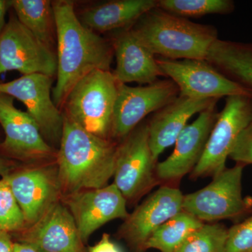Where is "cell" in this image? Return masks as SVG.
Returning a JSON list of instances; mask_svg holds the SVG:
<instances>
[{
    "label": "cell",
    "mask_w": 252,
    "mask_h": 252,
    "mask_svg": "<svg viewBox=\"0 0 252 252\" xmlns=\"http://www.w3.org/2000/svg\"><path fill=\"white\" fill-rule=\"evenodd\" d=\"M53 8L58 67L52 97L60 109L81 79L94 70L110 71L114 54L111 42L81 22L76 14L74 2L54 1Z\"/></svg>",
    "instance_id": "obj_1"
},
{
    "label": "cell",
    "mask_w": 252,
    "mask_h": 252,
    "mask_svg": "<svg viewBox=\"0 0 252 252\" xmlns=\"http://www.w3.org/2000/svg\"><path fill=\"white\" fill-rule=\"evenodd\" d=\"M118 145L86 132L64 116L57 154L62 196L106 187L114 177Z\"/></svg>",
    "instance_id": "obj_2"
},
{
    "label": "cell",
    "mask_w": 252,
    "mask_h": 252,
    "mask_svg": "<svg viewBox=\"0 0 252 252\" xmlns=\"http://www.w3.org/2000/svg\"><path fill=\"white\" fill-rule=\"evenodd\" d=\"M130 28L152 54L169 60H205L219 39L215 26L193 23L158 7L146 13Z\"/></svg>",
    "instance_id": "obj_3"
},
{
    "label": "cell",
    "mask_w": 252,
    "mask_h": 252,
    "mask_svg": "<svg viewBox=\"0 0 252 252\" xmlns=\"http://www.w3.org/2000/svg\"><path fill=\"white\" fill-rule=\"evenodd\" d=\"M119 84L111 71L91 72L68 94L64 116L86 132L109 139Z\"/></svg>",
    "instance_id": "obj_4"
},
{
    "label": "cell",
    "mask_w": 252,
    "mask_h": 252,
    "mask_svg": "<svg viewBox=\"0 0 252 252\" xmlns=\"http://www.w3.org/2000/svg\"><path fill=\"white\" fill-rule=\"evenodd\" d=\"M245 165L237 164L213 177L207 187L184 195L183 210L204 222L236 220L251 211L252 199L243 198Z\"/></svg>",
    "instance_id": "obj_5"
},
{
    "label": "cell",
    "mask_w": 252,
    "mask_h": 252,
    "mask_svg": "<svg viewBox=\"0 0 252 252\" xmlns=\"http://www.w3.org/2000/svg\"><path fill=\"white\" fill-rule=\"evenodd\" d=\"M252 122V96L238 94L225 99L192 179L215 177L225 169V162L242 131Z\"/></svg>",
    "instance_id": "obj_6"
},
{
    "label": "cell",
    "mask_w": 252,
    "mask_h": 252,
    "mask_svg": "<svg viewBox=\"0 0 252 252\" xmlns=\"http://www.w3.org/2000/svg\"><path fill=\"white\" fill-rule=\"evenodd\" d=\"M157 160L149 142L147 122L139 125L118 145L114 184L127 200H135L158 184Z\"/></svg>",
    "instance_id": "obj_7"
},
{
    "label": "cell",
    "mask_w": 252,
    "mask_h": 252,
    "mask_svg": "<svg viewBox=\"0 0 252 252\" xmlns=\"http://www.w3.org/2000/svg\"><path fill=\"white\" fill-rule=\"evenodd\" d=\"M57 56L54 50L36 38L11 15L0 34V74L18 71L23 75L57 74Z\"/></svg>",
    "instance_id": "obj_8"
},
{
    "label": "cell",
    "mask_w": 252,
    "mask_h": 252,
    "mask_svg": "<svg viewBox=\"0 0 252 252\" xmlns=\"http://www.w3.org/2000/svg\"><path fill=\"white\" fill-rule=\"evenodd\" d=\"M179 94L178 87L170 79L137 87L119 83L111 137L124 140L147 115L162 109Z\"/></svg>",
    "instance_id": "obj_9"
},
{
    "label": "cell",
    "mask_w": 252,
    "mask_h": 252,
    "mask_svg": "<svg viewBox=\"0 0 252 252\" xmlns=\"http://www.w3.org/2000/svg\"><path fill=\"white\" fill-rule=\"evenodd\" d=\"M158 64L178 87L180 95L195 99H220L251 95L246 89L230 80L206 60H169L158 58Z\"/></svg>",
    "instance_id": "obj_10"
},
{
    "label": "cell",
    "mask_w": 252,
    "mask_h": 252,
    "mask_svg": "<svg viewBox=\"0 0 252 252\" xmlns=\"http://www.w3.org/2000/svg\"><path fill=\"white\" fill-rule=\"evenodd\" d=\"M53 84V77L45 74H27L9 82L0 83V93L21 101L27 109L26 112L37 124L44 138L59 143L64 115L51 95Z\"/></svg>",
    "instance_id": "obj_11"
},
{
    "label": "cell",
    "mask_w": 252,
    "mask_h": 252,
    "mask_svg": "<svg viewBox=\"0 0 252 252\" xmlns=\"http://www.w3.org/2000/svg\"><path fill=\"white\" fill-rule=\"evenodd\" d=\"M14 99L0 93V125L5 134L0 152L26 161L54 157V151L43 137L35 121L27 112L16 108Z\"/></svg>",
    "instance_id": "obj_12"
},
{
    "label": "cell",
    "mask_w": 252,
    "mask_h": 252,
    "mask_svg": "<svg viewBox=\"0 0 252 252\" xmlns=\"http://www.w3.org/2000/svg\"><path fill=\"white\" fill-rule=\"evenodd\" d=\"M61 201L72 214L84 243L107 222L117 219L125 220L129 215L127 200L114 183L103 188L63 195Z\"/></svg>",
    "instance_id": "obj_13"
},
{
    "label": "cell",
    "mask_w": 252,
    "mask_h": 252,
    "mask_svg": "<svg viewBox=\"0 0 252 252\" xmlns=\"http://www.w3.org/2000/svg\"><path fill=\"white\" fill-rule=\"evenodd\" d=\"M184 195L176 187L162 186L124 220L119 235L136 252H145L152 233L183 210Z\"/></svg>",
    "instance_id": "obj_14"
},
{
    "label": "cell",
    "mask_w": 252,
    "mask_h": 252,
    "mask_svg": "<svg viewBox=\"0 0 252 252\" xmlns=\"http://www.w3.org/2000/svg\"><path fill=\"white\" fill-rule=\"evenodd\" d=\"M5 178L22 210L28 226L37 221L62 198L57 166L28 167Z\"/></svg>",
    "instance_id": "obj_15"
},
{
    "label": "cell",
    "mask_w": 252,
    "mask_h": 252,
    "mask_svg": "<svg viewBox=\"0 0 252 252\" xmlns=\"http://www.w3.org/2000/svg\"><path fill=\"white\" fill-rule=\"evenodd\" d=\"M216 105L199 113L196 120L181 132L171 155L158 162L156 171L159 182H178L198 165L218 117Z\"/></svg>",
    "instance_id": "obj_16"
},
{
    "label": "cell",
    "mask_w": 252,
    "mask_h": 252,
    "mask_svg": "<svg viewBox=\"0 0 252 252\" xmlns=\"http://www.w3.org/2000/svg\"><path fill=\"white\" fill-rule=\"evenodd\" d=\"M18 243L45 252H86L72 214L61 200L19 232Z\"/></svg>",
    "instance_id": "obj_17"
},
{
    "label": "cell",
    "mask_w": 252,
    "mask_h": 252,
    "mask_svg": "<svg viewBox=\"0 0 252 252\" xmlns=\"http://www.w3.org/2000/svg\"><path fill=\"white\" fill-rule=\"evenodd\" d=\"M220 99H195L179 94L174 100L155 112L148 124L149 142L153 157L159 156L175 144L187 123L194 114L216 104Z\"/></svg>",
    "instance_id": "obj_18"
},
{
    "label": "cell",
    "mask_w": 252,
    "mask_h": 252,
    "mask_svg": "<svg viewBox=\"0 0 252 252\" xmlns=\"http://www.w3.org/2000/svg\"><path fill=\"white\" fill-rule=\"evenodd\" d=\"M130 28L119 30L111 41L117 61L113 74L122 84H152L163 74L155 56L137 39Z\"/></svg>",
    "instance_id": "obj_19"
},
{
    "label": "cell",
    "mask_w": 252,
    "mask_h": 252,
    "mask_svg": "<svg viewBox=\"0 0 252 252\" xmlns=\"http://www.w3.org/2000/svg\"><path fill=\"white\" fill-rule=\"evenodd\" d=\"M158 0H115L89 8L81 14V22L94 32L130 28L143 15L158 7Z\"/></svg>",
    "instance_id": "obj_20"
},
{
    "label": "cell",
    "mask_w": 252,
    "mask_h": 252,
    "mask_svg": "<svg viewBox=\"0 0 252 252\" xmlns=\"http://www.w3.org/2000/svg\"><path fill=\"white\" fill-rule=\"evenodd\" d=\"M205 60L225 77L252 94V42L217 39Z\"/></svg>",
    "instance_id": "obj_21"
},
{
    "label": "cell",
    "mask_w": 252,
    "mask_h": 252,
    "mask_svg": "<svg viewBox=\"0 0 252 252\" xmlns=\"http://www.w3.org/2000/svg\"><path fill=\"white\" fill-rule=\"evenodd\" d=\"M10 4L18 21L39 40L54 49L56 44V26L53 1L13 0Z\"/></svg>",
    "instance_id": "obj_22"
},
{
    "label": "cell",
    "mask_w": 252,
    "mask_h": 252,
    "mask_svg": "<svg viewBox=\"0 0 252 252\" xmlns=\"http://www.w3.org/2000/svg\"><path fill=\"white\" fill-rule=\"evenodd\" d=\"M204 223L182 210L152 233L145 244V251L149 249H155L160 252H175L193 232L203 226Z\"/></svg>",
    "instance_id": "obj_23"
},
{
    "label": "cell",
    "mask_w": 252,
    "mask_h": 252,
    "mask_svg": "<svg viewBox=\"0 0 252 252\" xmlns=\"http://www.w3.org/2000/svg\"><path fill=\"white\" fill-rule=\"evenodd\" d=\"M158 7L182 18H199L210 14H229L235 9L230 0H158Z\"/></svg>",
    "instance_id": "obj_24"
},
{
    "label": "cell",
    "mask_w": 252,
    "mask_h": 252,
    "mask_svg": "<svg viewBox=\"0 0 252 252\" xmlns=\"http://www.w3.org/2000/svg\"><path fill=\"white\" fill-rule=\"evenodd\" d=\"M228 228L220 223H204L175 252H223Z\"/></svg>",
    "instance_id": "obj_25"
},
{
    "label": "cell",
    "mask_w": 252,
    "mask_h": 252,
    "mask_svg": "<svg viewBox=\"0 0 252 252\" xmlns=\"http://www.w3.org/2000/svg\"><path fill=\"white\" fill-rule=\"evenodd\" d=\"M27 226L21 207L6 178L0 180V228L8 232H20Z\"/></svg>",
    "instance_id": "obj_26"
},
{
    "label": "cell",
    "mask_w": 252,
    "mask_h": 252,
    "mask_svg": "<svg viewBox=\"0 0 252 252\" xmlns=\"http://www.w3.org/2000/svg\"><path fill=\"white\" fill-rule=\"evenodd\" d=\"M223 252H252V215L228 229Z\"/></svg>",
    "instance_id": "obj_27"
},
{
    "label": "cell",
    "mask_w": 252,
    "mask_h": 252,
    "mask_svg": "<svg viewBox=\"0 0 252 252\" xmlns=\"http://www.w3.org/2000/svg\"><path fill=\"white\" fill-rule=\"evenodd\" d=\"M237 164H252V122L238 136L229 154Z\"/></svg>",
    "instance_id": "obj_28"
},
{
    "label": "cell",
    "mask_w": 252,
    "mask_h": 252,
    "mask_svg": "<svg viewBox=\"0 0 252 252\" xmlns=\"http://www.w3.org/2000/svg\"><path fill=\"white\" fill-rule=\"evenodd\" d=\"M89 252H122L121 249L113 243L109 235L104 233L98 243L89 248Z\"/></svg>",
    "instance_id": "obj_29"
},
{
    "label": "cell",
    "mask_w": 252,
    "mask_h": 252,
    "mask_svg": "<svg viewBox=\"0 0 252 252\" xmlns=\"http://www.w3.org/2000/svg\"><path fill=\"white\" fill-rule=\"evenodd\" d=\"M14 244L9 233L0 228V252H13Z\"/></svg>",
    "instance_id": "obj_30"
},
{
    "label": "cell",
    "mask_w": 252,
    "mask_h": 252,
    "mask_svg": "<svg viewBox=\"0 0 252 252\" xmlns=\"http://www.w3.org/2000/svg\"><path fill=\"white\" fill-rule=\"evenodd\" d=\"M9 6H11L10 1L0 0V34L2 32L3 30L6 26L5 16H6V11H7Z\"/></svg>",
    "instance_id": "obj_31"
},
{
    "label": "cell",
    "mask_w": 252,
    "mask_h": 252,
    "mask_svg": "<svg viewBox=\"0 0 252 252\" xmlns=\"http://www.w3.org/2000/svg\"><path fill=\"white\" fill-rule=\"evenodd\" d=\"M13 252H45L41 251V250H37V249L33 248L31 245H28L27 244L18 243H14V250Z\"/></svg>",
    "instance_id": "obj_32"
},
{
    "label": "cell",
    "mask_w": 252,
    "mask_h": 252,
    "mask_svg": "<svg viewBox=\"0 0 252 252\" xmlns=\"http://www.w3.org/2000/svg\"><path fill=\"white\" fill-rule=\"evenodd\" d=\"M11 167L9 160L0 157V176L5 178L11 174Z\"/></svg>",
    "instance_id": "obj_33"
}]
</instances>
